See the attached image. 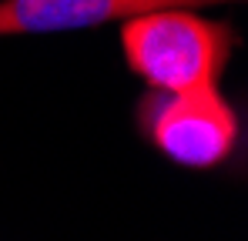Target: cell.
<instances>
[{
  "instance_id": "cell-1",
  "label": "cell",
  "mask_w": 248,
  "mask_h": 241,
  "mask_svg": "<svg viewBox=\"0 0 248 241\" xmlns=\"http://www.w3.org/2000/svg\"><path fill=\"white\" fill-rule=\"evenodd\" d=\"M124 20L121 44L127 67L158 90L215 84L232 57V30L198 17L191 7H155Z\"/></svg>"
},
{
  "instance_id": "cell-3",
  "label": "cell",
  "mask_w": 248,
  "mask_h": 241,
  "mask_svg": "<svg viewBox=\"0 0 248 241\" xmlns=\"http://www.w3.org/2000/svg\"><path fill=\"white\" fill-rule=\"evenodd\" d=\"M225 0H0V37L7 34H50L124 20L155 7H208Z\"/></svg>"
},
{
  "instance_id": "cell-2",
  "label": "cell",
  "mask_w": 248,
  "mask_h": 241,
  "mask_svg": "<svg viewBox=\"0 0 248 241\" xmlns=\"http://www.w3.org/2000/svg\"><path fill=\"white\" fill-rule=\"evenodd\" d=\"M144 124L151 141L168 158L188 167L221 164L238 141V118L215 84L148 97Z\"/></svg>"
}]
</instances>
